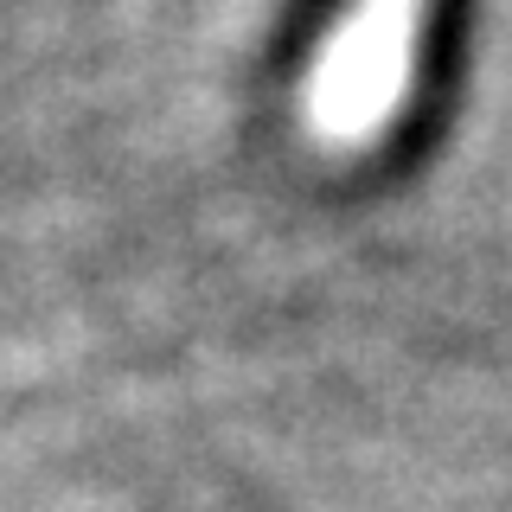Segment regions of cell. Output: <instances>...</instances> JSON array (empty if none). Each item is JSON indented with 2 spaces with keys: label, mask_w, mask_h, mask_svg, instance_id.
<instances>
[{
  "label": "cell",
  "mask_w": 512,
  "mask_h": 512,
  "mask_svg": "<svg viewBox=\"0 0 512 512\" xmlns=\"http://www.w3.org/2000/svg\"><path fill=\"white\" fill-rule=\"evenodd\" d=\"M429 0H352V13L327 32L301 109L314 135L333 148H365L384 122L397 116L410 77H416V32H423Z\"/></svg>",
  "instance_id": "obj_1"
}]
</instances>
